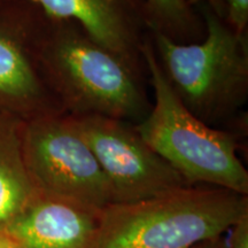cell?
I'll list each match as a JSON object with an SVG mask.
<instances>
[{
  "mask_svg": "<svg viewBox=\"0 0 248 248\" xmlns=\"http://www.w3.org/2000/svg\"><path fill=\"white\" fill-rule=\"evenodd\" d=\"M37 59L46 85L71 117L106 116L137 124L152 105L142 74L73 21L46 17Z\"/></svg>",
  "mask_w": 248,
  "mask_h": 248,
  "instance_id": "1",
  "label": "cell"
},
{
  "mask_svg": "<svg viewBox=\"0 0 248 248\" xmlns=\"http://www.w3.org/2000/svg\"><path fill=\"white\" fill-rule=\"evenodd\" d=\"M248 216L247 195L188 185L150 199L110 203L91 248H191Z\"/></svg>",
  "mask_w": 248,
  "mask_h": 248,
  "instance_id": "2",
  "label": "cell"
},
{
  "mask_svg": "<svg viewBox=\"0 0 248 248\" xmlns=\"http://www.w3.org/2000/svg\"><path fill=\"white\" fill-rule=\"evenodd\" d=\"M154 102L135 129L145 142L168 162L188 185L208 184L248 194V172L238 157L230 132L208 125L184 106L164 76L151 37L141 47Z\"/></svg>",
  "mask_w": 248,
  "mask_h": 248,
  "instance_id": "3",
  "label": "cell"
},
{
  "mask_svg": "<svg viewBox=\"0 0 248 248\" xmlns=\"http://www.w3.org/2000/svg\"><path fill=\"white\" fill-rule=\"evenodd\" d=\"M194 8L204 26L202 40L183 44L159 32L150 37L173 92L194 116L212 125L234 115L247 100V36L235 33L206 4Z\"/></svg>",
  "mask_w": 248,
  "mask_h": 248,
  "instance_id": "4",
  "label": "cell"
},
{
  "mask_svg": "<svg viewBox=\"0 0 248 248\" xmlns=\"http://www.w3.org/2000/svg\"><path fill=\"white\" fill-rule=\"evenodd\" d=\"M22 148L38 194L95 213L113 203L107 179L70 116L53 114L24 121Z\"/></svg>",
  "mask_w": 248,
  "mask_h": 248,
  "instance_id": "5",
  "label": "cell"
},
{
  "mask_svg": "<svg viewBox=\"0 0 248 248\" xmlns=\"http://www.w3.org/2000/svg\"><path fill=\"white\" fill-rule=\"evenodd\" d=\"M71 119L107 179L113 203L137 202L188 186L145 142L135 124L95 115Z\"/></svg>",
  "mask_w": 248,
  "mask_h": 248,
  "instance_id": "6",
  "label": "cell"
},
{
  "mask_svg": "<svg viewBox=\"0 0 248 248\" xmlns=\"http://www.w3.org/2000/svg\"><path fill=\"white\" fill-rule=\"evenodd\" d=\"M30 0H0V109L23 121L63 114L28 46Z\"/></svg>",
  "mask_w": 248,
  "mask_h": 248,
  "instance_id": "7",
  "label": "cell"
},
{
  "mask_svg": "<svg viewBox=\"0 0 248 248\" xmlns=\"http://www.w3.org/2000/svg\"><path fill=\"white\" fill-rule=\"evenodd\" d=\"M51 20L73 21L88 35L142 74L147 26L144 0H30Z\"/></svg>",
  "mask_w": 248,
  "mask_h": 248,
  "instance_id": "8",
  "label": "cell"
},
{
  "mask_svg": "<svg viewBox=\"0 0 248 248\" xmlns=\"http://www.w3.org/2000/svg\"><path fill=\"white\" fill-rule=\"evenodd\" d=\"M99 214L37 193L4 231L17 248H91Z\"/></svg>",
  "mask_w": 248,
  "mask_h": 248,
  "instance_id": "9",
  "label": "cell"
},
{
  "mask_svg": "<svg viewBox=\"0 0 248 248\" xmlns=\"http://www.w3.org/2000/svg\"><path fill=\"white\" fill-rule=\"evenodd\" d=\"M24 121L0 109V230L37 194L22 148Z\"/></svg>",
  "mask_w": 248,
  "mask_h": 248,
  "instance_id": "10",
  "label": "cell"
},
{
  "mask_svg": "<svg viewBox=\"0 0 248 248\" xmlns=\"http://www.w3.org/2000/svg\"><path fill=\"white\" fill-rule=\"evenodd\" d=\"M144 14L150 32L162 33L173 42L195 43L202 36V18L186 0H144Z\"/></svg>",
  "mask_w": 248,
  "mask_h": 248,
  "instance_id": "11",
  "label": "cell"
},
{
  "mask_svg": "<svg viewBox=\"0 0 248 248\" xmlns=\"http://www.w3.org/2000/svg\"><path fill=\"white\" fill-rule=\"evenodd\" d=\"M225 9L224 21L240 36H247L248 0H222Z\"/></svg>",
  "mask_w": 248,
  "mask_h": 248,
  "instance_id": "12",
  "label": "cell"
},
{
  "mask_svg": "<svg viewBox=\"0 0 248 248\" xmlns=\"http://www.w3.org/2000/svg\"><path fill=\"white\" fill-rule=\"evenodd\" d=\"M232 228L230 240L226 241L229 248H248V216L238 221Z\"/></svg>",
  "mask_w": 248,
  "mask_h": 248,
  "instance_id": "13",
  "label": "cell"
},
{
  "mask_svg": "<svg viewBox=\"0 0 248 248\" xmlns=\"http://www.w3.org/2000/svg\"><path fill=\"white\" fill-rule=\"evenodd\" d=\"M186 1H187L191 6H193V7H195V6L199 4H206L213 9L214 13H215L217 16L224 20L225 9L222 0H186Z\"/></svg>",
  "mask_w": 248,
  "mask_h": 248,
  "instance_id": "14",
  "label": "cell"
},
{
  "mask_svg": "<svg viewBox=\"0 0 248 248\" xmlns=\"http://www.w3.org/2000/svg\"><path fill=\"white\" fill-rule=\"evenodd\" d=\"M191 248H229V247L225 240H223L221 237H216V238H212V239L201 241V243L197 244L195 246Z\"/></svg>",
  "mask_w": 248,
  "mask_h": 248,
  "instance_id": "15",
  "label": "cell"
},
{
  "mask_svg": "<svg viewBox=\"0 0 248 248\" xmlns=\"http://www.w3.org/2000/svg\"><path fill=\"white\" fill-rule=\"evenodd\" d=\"M0 248H17L12 238L2 230H0Z\"/></svg>",
  "mask_w": 248,
  "mask_h": 248,
  "instance_id": "16",
  "label": "cell"
}]
</instances>
